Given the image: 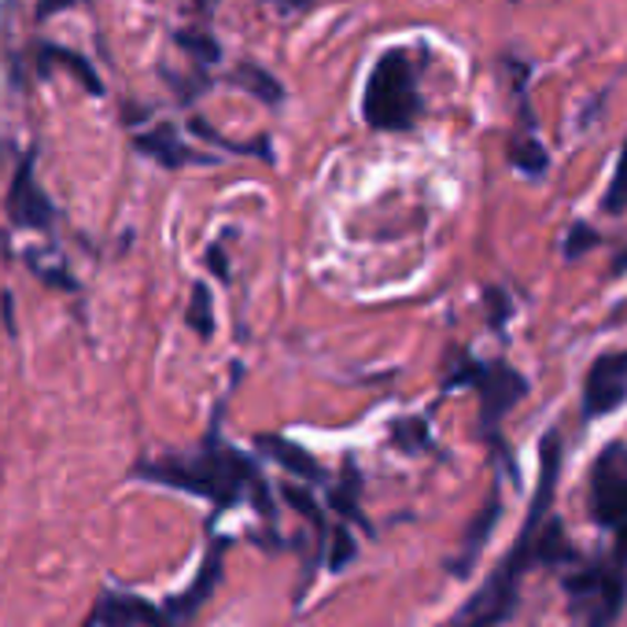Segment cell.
<instances>
[{
	"instance_id": "1",
	"label": "cell",
	"mask_w": 627,
	"mask_h": 627,
	"mask_svg": "<svg viewBox=\"0 0 627 627\" xmlns=\"http://www.w3.org/2000/svg\"><path fill=\"white\" fill-rule=\"evenodd\" d=\"M547 473H543V484H539V498H536V509H531L528 517V528L525 536L517 539L514 554H509L502 565H498V572L491 580L484 583L480 594L465 605V609L454 616V627H495L502 624L509 613H514L517 605V587H520V576H525V569L531 565V554H536V543L543 536H539V520H543V509H547V498L550 491H554V476H558V443L547 440Z\"/></svg>"
},
{
	"instance_id": "2",
	"label": "cell",
	"mask_w": 627,
	"mask_h": 627,
	"mask_svg": "<svg viewBox=\"0 0 627 627\" xmlns=\"http://www.w3.org/2000/svg\"><path fill=\"white\" fill-rule=\"evenodd\" d=\"M413 115H418L413 71L402 52H388L374 67V78L366 85V119L377 130H407Z\"/></svg>"
},
{
	"instance_id": "3",
	"label": "cell",
	"mask_w": 627,
	"mask_h": 627,
	"mask_svg": "<svg viewBox=\"0 0 627 627\" xmlns=\"http://www.w3.org/2000/svg\"><path fill=\"white\" fill-rule=\"evenodd\" d=\"M248 465L233 454H207L199 462H177V465H152L148 476L152 480H163V484H177L185 491H196V495H210L218 502H229L237 498V487L244 484Z\"/></svg>"
},
{
	"instance_id": "4",
	"label": "cell",
	"mask_w": 627,
	"mask_h": 627,
	"mask_svg": "<svg viewBox=\"0 0 627 627\" xmlns=\"http://www.w3.org/2000/svg\"><path fill=\"white\" fill-rule=\"evenodd\" d=\"M627 399V350L602 355L591 366L587 388H583V418H598V413L616 410Z\"/></svg>"
},
{
	"instance_id": "5",
	"label": "cell",
	"mask_w": 627,
	"mask_h": 627,
	"mask_svg": "<svg viewBox=\"0 0 627 627\" xmlns=\"http://www.w3.org/2000/svg\"><path fill=\"white\" fill-rule=\"evenodd\" d=\"M594 514L598 520L627 517V454L620 446L605 454L594 473Z\"/></svg>"
},
{
	"instance_id": "6",
	"label": "cell",
	"mask_w": 627,
	"mask_h": 627,
	"mask_svg": "<svg viewBox=\"0 0 627 627\" xmlns=\"http://www.w3.org/2000/svg\"><path fill=\"white\" fill-rule=\"evenodd\" d=\"M480 391H484V418L498 421L502 413L514 407V402L525 396V380H520L517 374H509L506 366H495L487 369L484 380H480Z\"/></svg>"
},
{
	"instance_id": "7",
	"label": "cell",
	"mask_w": 627,
	"mask_h": 627,
	"mask_svg": "<svg viewBox=\"0 0 627 627\" xmlns=\"http://www.w3.org/2000/svg\"><path fill=\"white\" fill-rule=\"evenodd\" d=\"M266 454H273V458H278L284 469L289 473H300V476H306V480H317V462L311 458V454H303L300 446H292V443H284V440H266Z\"/></svg>"
},
{
	"instance_id": "8",
	"label": "cell",
	"mask_w": 627,
	"mask_h": 627,
	"mask_svg": "<svg viewBox=\"0 0 627 627\" xmlns=\"http://www.w3.org/2000/svg\"><path fill=\"white\" fill-rule=\"evenodd\" d=\"M605 207H609L613 215H620V210L627 207V148L620 155V166H616V177L609 185V196H605Z\"/></svg>"
},
{
	"instance_id": "9",
	"label": "cell",
	"mask_w": 627,
	"mask_h": 627,
	"mask_svg": "<svg viewBox=\"0 0 627 627\" xmlns=\"http://www.w3.org/2000/svg\"><path fill=\"white\" fill-rule=\"evenodd\" d=\"M188 325L196 328V333H207L210 328V300H207V289L199 284L193 292V306H188Z\"/></svg>"
}]
</instances>
